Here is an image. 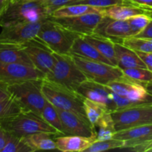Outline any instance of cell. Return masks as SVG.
<instances>
[{
	"mask_svg": "<svg viewBox=\"0 0 152 152\" xmlns=\"http://www.w3.org/2000/svg\"><path fill=\"white\" fill-rule=\"evenodd\" d=\"M50 17L44 0L10 2L0 16L1 28L18 23L42 22Z\"/></svg>",
	"mask_w": 152,
	"mask_h": 152,
	"instance_id": "obj_1",
	"label": "cell"
},
{
	"mask_svg": "<svg viewBox=\"0 0 152 152\" xmlns=\"http://www.w3.org/2000/svg\"><path fill=\"white\" fill-rule=\"evenodd\" d=\"M0 126L8 133L20 138L39 132L52 134L55 137L62 136L41 116L28 111H22L17 115L1 120Z\"/></svg>",
	"mask_w": 152,
	"mask_h": 152,
	"instance_id": "obj_2",
	"label": "cell"
},
{
	"mask_svg": "<svg viewBox=\"0 0 152 152\" xmlns=\"http://www.w3.org/2000/svg\"><path fill=\"white\" fill-rule=\"evenodd\" d=\"M43 80H28L7 86L10 94L19 102L23 111L33 112L41 116L47 102L42 90Z\"/></svg>",
	"mask_w": 152,
	"mask_h": 152,
	"instance_id": "obj_3",
	"label": "cell"
},
{
	"mask_svg": "<svg viewBox=\"0 0 152 152\" xmlns=\"http://www.w3.org/2000/svg\"><path fill=\"white\" fill-rule=\"evenodd\" d=\"M55 63L45 79L77 92L79 86L87 80L84 73L77 66L71 54H59L53 52Z\"/></svg>",
	"mask_w": 152,
	"mask_h": 152,
	"instance_id": "obj_4",
	"label": "cell"
},
{
	"mask_svg": "<svg viewBox=\"0 0 152 152\" xmlns=\"http://www.w3.org/2000/svg\"><path fill=\"white\" fill-rule=\"evenodd\" d=\"M42 90L46 99L56 108L71 111L88 120L83 107L84 97L78 93L45 78L43 80Z\"/></svg>",
	"mask_w": 152,
	"mask_h": 152,
	"instance_id": "obj_5",
	"label": "cell"
},
{
	"mask_svg": "<svg viewBox=\"0 0 152 152\" xmlns=\"http://www.w3.org/2000/svg\"><path fill=\"white\" fill-rule=\"evenodd\" d=\"M80 34L64 28L50 19L42 23L35 39L44 43L53 52L59 54H70L71 47Z\"/></svg>",
	"mask_w": 152,
	"mask_h": 152,
	"instance_id": "obj_6",
	"label": "cell"
},
{
	"mask_svg": "<svg viewBox=\"0 0 152 152\" xmlns=\"http://www.w3.org/2000/svg\"><path fill=\"white\" fill-rule=\"evenodd\" d=\"M117 132L152 124V104H140L111 112Z\"/></svg>",
	"mask_w": 152,
	"mask_h": 152,
	"instance_id": "obj_7",
	"label": "cell"
},
{
	"mask_svg": "<svg viewBox=\"0 0 152 152\" xmlns=\"http://www.w3.org/2000/svg\"><path fill=\"white\" fill-rule=\"evenodd\" d=\"M72 56L77 66L91 81L107 86L111 82L125 76L123 71L117 66L79 56Z\"/></svg>",
	"mask_w": 152,
	"mask_h": 152,
	"instance_id": "obj_8",
	"label": "cell"
},
{
	"mask_svg": "<svg viewBox=\"0 0 152 152\" xmlns=\"http://www.w3.org/2000/svg\"><path fill=\"white\" fill-rule=\"evenodd\" d=\"M107 86L119 96L126 98L137 105L152 104V96L148 93L143 83L135 81L124 76L111 82Z\"/></svg>",
	"mask_w": 152,
	"mask_h": 152,
	"instance_id": "obj_9",
	"label": "cell"
},
{
	"mask_svg": "<svg viewBox=\"0 0 152 152\" xmlns=\"http://www.w3.org/2000/svg\"><path fill=\"white\" fill-rule=\"evenodd\" d=\"M45 78V75L32 65L0 62V86L7 87L25 80Z\"/></svg>",
	"mask_w": 152,
	"mask_h": 152,
	"instance_id": "obj_10",
	"label": "cell"
},
{
	"mask_svg": "<svg viewBox=\"0 0 152 152\" xmlns=\"http://www.w3.org/2000/svg\"><path fill=\"white\" fill-rule=\"evenodd\" d=\"M104 16L102 13H88L73 17L54 18L50 16L49 19L65 29L86 36L94 34L95 30Z\"/></svg>",
	"mask_w": 152,
	"mask_h": 152,
	"instance_id": "obj_11",
	"label": "cell"
},
{
	"mask_svg": "<svg viewBox=\"0 0 152 152\" xmlns=\"http://www.w3.org/2000/svg\"><path fill=\"white\" fill-rule=\"evenodd\" d=\"M22 47L37 69L45 76L51 71L55 63V57L53 52L44 43L34 39L22 45Z\"/></svg>",
	"mask_w": 152,
	"mask_h": 152,
	"instance_id": "obj_12",
	"label": "cell"
},
{
	"mask_svg": "<svg viewBox=\"0 0 152 152\" xmlns=\"http://www.w3.org/2000/svg\"><path fill=\"white\" fill-rule=\"evenodd\" d=\"M42 22L18 23L3 27L0 33V42L22 45L37 37Z\"/></svg>",
	"mask_w": 152,
	"mask_h": 152,
	"instance_id": "obj_13",
	"label": "cell"
},
{
	"mask_svg": "<svg viewBox=\"0 0 152 152\" xmlns=\"http://www.w3.org/2000/svg\"><path fill=\"white\" fill-rule=\"evenodd\" d=\"M77 93L83 97L102 104L110 112L117 110V104L114 101V92L105 85L87 80L79 86Z\"/></svg>",
	"mask_w": 152,
	"mask_h": 152,
	"instance_id": "obj_14",
	"label": "cell"
},
{
	"mask_svg": "<svg viewBox=\"0 0 152 152\" xmlns=\"http://www.w3.org/2000/svg\"><path fill=\"white\" fill-rule=\"evenodd\" d=\"M113 138L124 141L125 145L121 149L141 152L142 148L152 141V124L119 131Z\"/></svg>",
	"mask_w": 152,
	"mask_h": 152,
	"instance_id": "obj_15",
	"label": "cell"
},
{
	"mask_svg": "<svg viewBox=\"0 0 152 152\" xmlns=\"http://www.w3.org/2000/svg\"><path fill=\"white\" fill-rule=\"evenodd\" d=\"M60 120L62 121L65 135H74L85 137H96V132L88 120L80 116L56 108Z\"/></svg>",
	"mask_w": 152,
	"mask_h": 152,
	"instance_id": "obj_16",
	"label": "cell"
},
{
	"mask_svg": "<svg viewBox=\"0 0 152 152\" xmlns=\"http://www.w3.org/2000/svg\"><path fill=\"white\" fill-rule=\"evenodd\" d=\"M94 34L119 43H123L124 39L134 36L127 20H115L105 16L98 25Z\"/></svg>",
	"mask_w": 152,
	"mask_h": 152,
	"instance_id": "obj_17",
	"label": "cell"
},
{
	"mask_svg": "<svg viewBox=\"0 0 152 152\" xmlns=\"http://www.w3.org/2000/svg\"><path fill=\"white\" fill-rule=\"evenodd\" d=\"M56 149L63 152L85 151L95 140L96 137H85L74 135H62L54 137Z\"/></svg>",
	"mask_w": 152,
	"mask_h": 152,
	"instance_id": "obj_18",
	"label": "cell"
},
{
	"mask_svg": "<svg viewBox=\"0 0 152 152\" xmlns=\"http://www.w3.org/2000/svg\"><path fill=\"white\" fill-rule=\"evenodd\" d=\"M117 67L121 70L133 68H147L136 51L129 48L122 43L114 42Z\"/></svg>",
	"mask_w": 152,
	"mask_h": 152,
	"instance_id": "obj_19",
	"label": "cell"
},
{
	"mask_svg": "<svg viewBox=\"0 0 152 152\" xmlns=\"http://www.w3.org/2000/svg\"><path fill=\"white\" fill-rule=\"evenodd\" d=\"M70 54L72 56H79V57L84 58V59L114 65L103 55L101 54L96 48L88 42L83 38V36H80L78 38L76 39L72 47H71Z\"/></svg>",
	"mask_w": 152,
	"mask_h": 152,
	"instance_id": "obj_20",
	"label": "cell"
},
{
	"mask_svg": "<svg viewBox=\"0 0 152 152\" xmlns=\"http://www.w3.org/2000/svg\"><path fill=\"white\" fill-rule=\"evenodd\" d=\"M0 62L22 63L34 66L22 45L0 42Z\"/></svg>",
	"mask_w": 152,
	"mask_h": 152,
	"instance_id": "obj_21",
	"label": "cell"
},
{
	"mask_svg": "<svg viewBox=\"0 0 152 152\" xmlns=\"http://www.w3.org/2000/svg\"><path fill=\"white\" fill-rule=\"evenodd\" d=\"M83 37L88 42L96 48L98 51L103 55L106 59H108L114 66H117L114 41L95 34L91 35L83 36Z\"/></svg>",
	"mask_w": 152,
	"mask_h": 152,
	"instance_id": "obj_22",
	"label": "cell"
},
{
	"mask_svg": "<svg viewBox=\"0 0 152 152\" xmlns=\"http://www.w3.org/2000/svg\"><path fill=\"white\" fill-rule=\"evenodd\" d=\"M141 13H145L142 7L131 4L113 5L105 7L102 11L104 16L115 20H127L130 17Z\"/></svg>",
	"mask_w": 152,
	"mask_h": 152,
	"instance_id": "obj_23",
	"label": "cell"
},
{
	"mask_svg": "<svg viewBox=\"0 0 152 152\" xmlns=\"http://www.w3.org/2000/svg\"><path fill=\"white\" fill-rule=\"evenodd\" d=\"M54 137L55 135L52 134L39 132L28 135L22 139L34 152L39 150L56 149Z\"/></svg>",
	"mask_w": 152,
	"mask_h": 152,
	"instance_id": "obj_24",
	"label": "cell"
},
{
	"mask_svg": "<svg viewBox=\"0 0 152 152\" xmlns=\"http://www.w3.org/2000/svg\"><path fill=\"white\" fill-rule=\"evenodd\" d=\"M104 8L93 7L88 4H70L55 10L50 16L54 18L73 17L88 13H102Z\"/></svg>",
	"mask_w": 152,
	"mask_h": 152,
	"instance_id": "obj_25",
	"label": "cell"
},
{
	"mask_svg": "<svg viewBox=\"0 0 152 152\" xmlns=\"http://www.w3.org/2000/svg\"><path fill=\"white\" fill-rule=\"evenodd\" d=\"M96 132V140H105L112 139L117 132L111 112L107 111L98 121L95 126Z\"/></svg>",
	"mask_w": 152,
	"mask_h": 152,
	"instance_id": "obj_26",
	"label": "cell"
},
{
	"mask_svg": "<svg viewBox=\"0 0 152 152\" xmlns=\"http://www.w3.org/2000/svg\"><path fill=\"white\" fill-rule=\"evenodd\" d=\"M83 107H84V110L86 111V117L88 119L91 124L94 128L101 117L107 111H108L106 107L104 106L103 105L94 102V101L86 99V98H84L83 99Z\"/></svg>",
	"mask_w": 152,
	"mask_h": 152,
	"instance_id": "obj_27",
	"label": "cell"
},
{
	"mask_svg": "<svg viewBox=\"0 0 152 152\" xmlns=\"http://www.w3.org/2000/svg\"><path fill=\"white\" fill-rule=\"evenodd\" d=\"M41 117L48 124H50V126L54 127L56 130L59 131L62 135H65L62 121H61L56 108L48 100L44 108H43L42 111Z\"/></svg>",
	"mask_w": 152,
	"mask_h": 152,
	"instance_id": "obj_28",
	"label": "cell"
},
{
	"mask_svg": "<svg viewBox=\"0 0 152 152\" xmlns=\"http://www.w3.org/2000/svg\"><path fill=\"white\" fill-rule=\"evenodd\" d=\"M22 111L23 110L19 102L11 95L7 99L0 101V120L17 115Z\"/></svg>",
	"mask_w": 152,
	"mask_h": 152,
	"instance_id": "obj_29",
	"label": "cell"
},
{
	"mask_svg": "<svg viewBox=\"0 0 152 152\" xmlns=\"http://www.w3.org/2000/svg\"><path fill=\"white\" fill-rule=\"evenodd\" d=\"M125 145V142L120 140L112 139L105 140H95L85 152H101L116 148H123Z\"/></svg>",
	"mask_w": 152,
	"mask_h": 152,
	"instance_id": "obj_30",
	"label": "cell"
},
{
	"mask_svg": "<svg viewBox=\"0 0 152 152\" xmlns=\"http://www.w3.org/2000/svg\"><path fill=\"white\" fill-rule=\"evenodd\" d=\"M122 44L134 51L152 52V39L131 37L124 39Z\"/></svg>",
	"mask_w": 152,
	"mask_h": 152,
	"instance_id": "obj_31",
	"label": "cell"
},
{
	"mask_svg": "<svg viewBox=\"0 0 152 152\" xmlns=\"http://www.w3.org/2000/svg\"><path fill=\"white\" fill-rule=\"evenodd\" d=\"M126 77L140 83H151L152 71L148 68H133L122 70Z\"/></svg>",
	"mask_w": 152,
	"mask_h": 152,
	"instance_id": "obj_32",
	"label": "cell"
},
{
	"mask_svg": "<svg viewBox=\"0 0 152 152\" xmlns=\"http://www.w3.org/2000/svg\"><path fill=\"white\" fill-rule=\"evenodd\" d=\"M10 134V133H9ZM1 152H33L22 138L10 134L5 146Z\"/></svg>",
	"mask_w": 152,
	"mask_h": 152,
	"instance_id": "obj_33",
	"label": "cell"
},
{
	"mask_svg": "<svg viewBox=\"0 0 152 152\" xmlns=\"http://www.w3.org/2000/svg\"><path fill=\"white\" fill-rule=\"evenodd\" d=\"M151 19V18L145 13L136 15V16H134L128 19V22H129L132 31H133L134 35V37H135L138 34H140L141 31H143L145 27L149 23Z\"/></svg>",
	"mask_w": 152,
	"mask_h": 152,
	"instance_id": "obj_34",
	"label": "cell"
},
{
	"mask_svg": "<svg viewBox=\"0 0 152 152\" xmlns=\"http://www.w3.org/2000/svg\"><path fill=\"white\" fill-rule=\"evenodd\" d=\"M129 4L126 0H75L70 3V4H88L100 8L111 7L117 4Z\"/></svg>",
	"mask_w": 152,
	"mask_h": 152,
	"instance_id": "obj_35",
	"label": "cell"
},
{
	"mask_svg": "<svg viewBox=\"0 0 152 152\" xmlns=\"http://www.w3.org/2000/svg\"><path fill=\"white\" fill-rule=\"evenodd\" d=\"M74 1L75 0H44V2L50 16L51 13L55 10L62 7V6L68 5L70 3Z\"/></svg>",
	"mask_w": 152,
	"mask_h": 152,
	"instance_id": "obj_36",
	"label": "cell"
},
{
	"mask_svg": "<svg viewBox=\"0 0 152 152\" xmlns=\"http://www.w3.org/2000/svg\"><path fill=\"white\" fill-rule=\"evenodd\" d=\"M136 53L145 63L146 68L149 71H152V52L136 51Z\"/></svg>",
	"mask_w": 152,
	"mask_h": 152,
	"instance_id": "obj_37",
	"label": "cell"
},
{
	"mask_svg": "<svg viewBox=\"0 0 152 152\" xmlns=\"http://www.w3.org/2000/svg\"><path fill=\"white\" fill-rule=\"evenodd\" d=\"M135 37L152 39V19L149 22V23L148 24V25L145 27V29L141 31L137 35L135 36Z\"/></svg>",
	"mask_w": 152,
	"mask_h": 152,
	"instance_id": "obj_38",
	"label": "cell"
},
{
	"mask_svg": "<svg viewBox=\"0 0 152 152\" xmlns=\"http://www.w3.org/2000/svg\"><path fill=\"white\" fill-rule=\"evenodd\" d=\"M131 4L143 7V8H152V0H126Z\"/></svg>",
	"mask_w": 152,
	"mask_h": 152,
	"instance_id": "obj_39",
	"label": "cell"
},
{
	"mask_svg": "<svg viewBox=\"0 0 152 152\" xmlns=\"http://www.w3.org/2000/svg\"><path fill=\"white\" fill-rule=\"evenodd\" d=\"M9 136H10V134L0 126V152H1L5 146Z\"/></svg>",
	"mask_w": 152,
	"mask_h": 152,
	"instance_id": "obj_40",
	"label": "cell"
},
{
	"mask_svg": "<svg viewBox=\"0 0 152 152\" xmlns=\"http://www.w3.org/2000/svg\"><path fill=\"white\" fill-rule=\"evenodd\" d=\"M10 96V94L8 92V91H7V87L0 86V101H2L4 99H7Z\"/></svg>",
	"mask_w": 152,
	"mask_h": 152,
	"instance_id": "obj_41",
	"label": "cell"
},
{
	"mask_svg": "<svg viewBox=\"0 0 152 152\" xmlns=\"http://www.w3.org/2000/svg\"><path fill=\"white\" fill-rule=\"evenodd\" d=\"M10 0H0V16L2 15L5 9L7 8Z\"/></svg>",
	"mask_w": 152,
	"mask_h": 152,
	"instance_id": "obj_42",
	"label": "cell"
},
{
	"mask_svg": "<svg viewBox=\"0 0 152 152\" xmlns=\"http://www.w3.org/2000/svg\"><path fill=\"white\" fill-rule=\"evenodd\" d=\"M152 149V141L149 142V143H148L147 145H145V146L143 147V148H142V150H141V152L142 151H144V152H147V151H150V150Z\"/></svg>",
	"mask_w": 152,
	"mask_h": 152,
	"instance_id": "obj_43",
	"label": "cell"
},
{
	"mask_svg": "<svg viewBox=\"0 0 152 152\" xmlns=\"http://www.w3.org/2000/svg\"><path fill=\"white\" fill-rule=\"evenodd\" d=\"M144 86L146 88L147 91H148V93L152 96V82L151 83H143Z\"/></svg>",
	"mask_w": 152,
	"mask_h": 152,
	"instance_id": "obj_44",
	"label": "cell"
},
{
	"mask_svg": "<svg viewBox=\"0 0 152 152\" xmlns=\"http://www.w3.org/2000/svg\"><path fill=\"white\" fill-rule=\"evenodd\" d=\"M143 8V7H142ZM145 10V13L148 15L151 19H152V8H143Z\"/></svg>",
	"mask_w": 152,
	"mask_h": 152,
	"instance_id": "obj_45",
	"label": "cell"
},
{
	"mask_svg": "<svg viewBox=\"0 0 152 152\" xmlns=\"http://www.w3.org/2000/svg\"><path fill=\"white\" fill-rule=\"evenodd\" d=\"M18 1H33V0H18Z\"/></svg>",
	"mask_w": 152,
	"mask_h": 152,
	"instance_id": "obj_46",
	"label": "cell"
},
{
	"mask_svg": "<svg viewBox=\"0 0 152 152\" xmlns=\"http://www.w3.org/2000/svg\"><path fill=\"white\" fill-rule=\"evenodd\" d=\"M18 1V0H10V2H14V1Z\"/></svg>",
	"mask_w": 152,
	"mask_h": 152,
	"instance_id": "obj_47",
	"label": "cell"
},
{
	"mask_svg": "<svg viewBox=\"0 0 152 152\" xmlns=\"http://www.w3.org/2000/svg\"><path fill=\"white\" fill-rule=\"evenodd\" d=\"M150 151H151V152H152V149H151V150H150Z\"/></svg>",
	"mask_w": 152,
	"mask_h": 152,
	"instance_id": "obj_48",
	"label": "cell"
}]
</instances>
